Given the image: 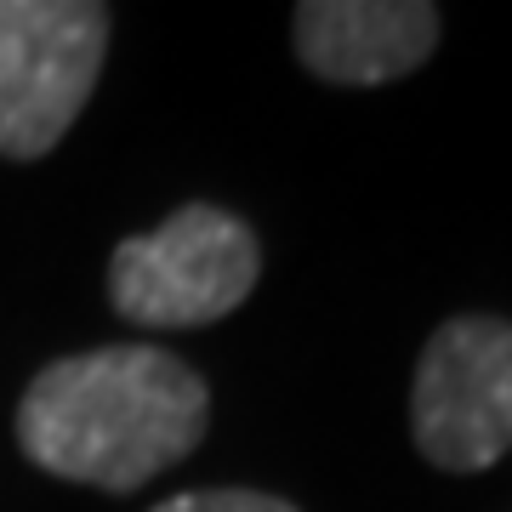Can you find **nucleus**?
<instances>
[{
  "instance_id": "6",
  "label": "nucleus",
  "mask_w": 512,
  "mask_h": 512,
  "mask_svg": "<svg viewBox=\"0 0 512 512\" xmlns=\"http://www.w3.org/2000/svg\"><path fill=\"white\" fill-rule=\"evenodd\" d=\"M154 512H296V507L268 490H188L160 501Z\"/></svg>"
},
{
  "instance_id": "5",
  "label": "nucleus",
  "mask_w": 512,
  "mask_h": 512,
  "mask_svg": "<svg viewBox=\"0 0 512 512\" xmlns=\"http://www.w3.org/2000/svg\"><path fill=\"white\" fill-rule=\"evenodd\" d=\"M439 46V6L427 0H302L296 57L325 86H387Z\"/></svg>"
},
{
  "instance_id": "4",
  "label": "nucleus",
  "mask_w": 512,
  "mask_h": 512,
  "mask_svg": "<svg viewBox=\"0 0 512 512\" xmlns=\"http://www.w3.org/2000/svg\"><path fill=\"white\" fill-rule=\"evenodd\" d=\"M410 433L439 473H484L512 450V319L461 313L433 330L410 387Z\"/></svg>"
},
{
  "instance_id": "3",
  "label": "nucleus",
  "mask_w": 512,
  "mask_h": 512,
  "mask_svg": "<svg viewBox=\"0 0 512 512\" xmlns=\"http://www.w3.org/2000/svg\"><path fill=\"white\" fill-rule=\"evenodd\" d=\"M109 6L0 0V160L52 154L97 92Z\"/></svg>"
},
{
  "instance_id": "2",
  "label": "nucleus",
  "mask_w": 512,
  "mask_h": 512,
  "mask_svg": "<svg viewBox=\"0 0 512 512\" xmlns=\"http://www.w3.org/2000/svg\"><path fill=\"white\" fill-rule=\"evenodd\" d=\"M262 245L251 222L222 205H183L154 228L131 234L109 256V302L126 325L194 330L217 325L256 291Z\"/></svg>"
},
{
  "instance_id": "1",
  "label": "nucleus",
  "mask_w": 512,
  "mask_h": 512,
  "mask_svg": "<svg viewBox=\"0 0 512 512\" xmlns=\"http://www.w3.org/2000/svg\"><path fill=\"white\" fill-rule=\"evenodd\" d=\"M211 393L177 353L120 342L52 359L18 399V444L40 473L131 495L194 456Z\"/></svg>"
}]
</instances>
